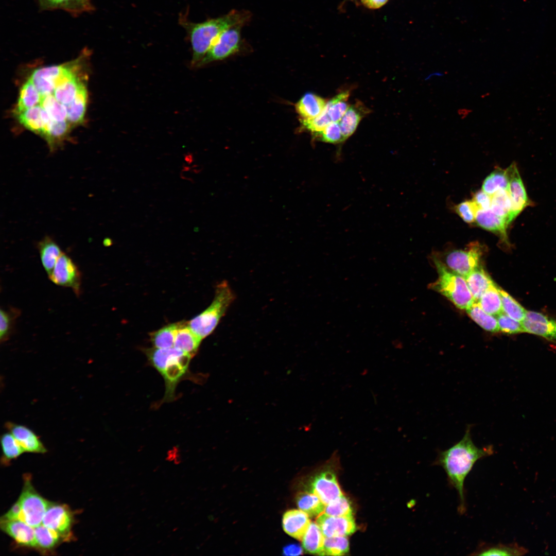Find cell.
Returning <instances> with one entry per match:
<instances>
[{"label":"cell","instance_id":"6da1fadb","mask_svg":"<svg viewBox=\"0 0 556 556\" xmlns=\"http://www.w3.org/2000/svg\"><path fill=\"white\" fill-rule=\"evenodd\" d=\"M494 453L492 445L478 447L473 443L471 428L468 427L462 439L448 449L440 451L432 464L445 471L448 483L457 492L459 505L458 511L462 515L466 511L464 489L465 480L476 462Z\"/></svg>","mask_w":556,"mask_h":556},{"label":"cell","instance_id":"7a4b0ae2","mask_svg":"<svg viewBox=\"0 0 556 556\" xmlns=\"http://www.w3.org/2000/svg\"><path fill=\"white\" fill-rule=\"evenodd\" d=\"M251 17V13L247 11L233 10L222 16L188 25L193 50L192 65H197L224 31L234 26H244Z\"/></svg>","mask_w":556,"mask_h":556},{"label":"cell","instance_id":"3957f363","mask_svg":"<svg viewBox=\"0 0 556 556\" xmlns=\"http://www.w3.org/2000/svg\"><path fill=\"white\" fill-rule=\"evenodd\" d=\"M235 298L228 282H221L216 287L210 305L187 323L189 327L201 340L206 338L215 330Z\"/></svg>","mask_w":556,"mask_h":556},{"label":"cell","instance_id":"277c9868","mask_svg":"<svg viewBox=\"0 0 556 556\" xmlns=\"http://www.w3.org/2000/svg\"><path fill=\"white\" fill-rule=\"evenodd\" d=\"M433 260L438 277L429 287L447 298L457 308L466 310L475 301L465 278L450 269L437 257H433Z\"/></svg>","mask_w":556,"mask_h":556},{"label":"cell","instance_id":"5b68a950","mask_svg":"<svg viewBox=\"0 0 556 556\" xmlns=\"http://www.w3.org/2000/svg\"><path fill=\"white\" fill-rule=\"evenodd\" d=\"M82 60L83 57L80 56L67 64L37 69L30 79L42 95L52 94L57 85L77 74V67Z\"/></svg>","mask_w":556,"mask_h":556},{"label":"cell","instance_id":"8992f818","mask_svg":"<svg viewBox=\"0 0 556 556\" xmlns=\"http://www.w3.org/2000/svg\"><path fill=\"white\" fill-rule=\"evenodd\" d=\"M484 247L478 241L470 243L463 249L454 250L445 255V264L451 270L465 277L481 265Z\"/></svg>","mask_w":556,"mask_h":556},{"label":"cell","instance_id":"52a82bcc","mask_svg":"<svg viewBox=\"0 0 556 556\" xmlns=\"http://www.w3.org/2000/svg\"><path fill=\"white\" fill-rule=\"evenodd\" d=\"M22 509V520L35 528L42 524L49 502L34 489L29 480L25 481L18 500Z\"/></svg>","mask_w":556,"mask_h":556},{"label":"cell","instance_id":"ba28073f","mask_svg":"<svg viewBox=\"0 0 556 556\" xmlns=\"http://www.w3.org/2000/svg\"><path fill=\"white\" fill-rule=\"evenodd\" d=\"M242 27L238 25L224 31L197 66L222 60L238 51L241 44V29Z\"/></svg>","mask_w":556,"mask_h":556},{"label":"cell","instance_id":"9c48e42d","mask_svg":"<svg viewBox=\"0 0 556 556\" xmlns=\"http://www.w3.org/2000/svg\"><path fill=\"white\" fill-rule=\"evenodd\" d=\"M506 171L509 181L508 191L511 204L509 220L510 224L526 207L532 205V202L528 197L516 163L513 162L506 169Z\"/></svg>","mask_w":556,"mask_h":556},{"label":"cell","instance_id":"30bf717a","mask_svg":"<svg viewBox=\"0 0 556 556\" xmlns=\"http://www.w3.org/2000/svg\"><path fill=\"white\" fill-rule=\"evenodd\" d=\"M49 278L57 285L71 288L77 296L81 292V272L71 258L64 253L57 260Z\"/></svg>","mask_w":556,"mask_h":556},{"label":"cell","instance_id":"8fae6325","mask_svg":"<svg viewBox=\"0 0 556 556\" xmlns=\"http://www.w3.org/2000/svg\"><path fill=\"white\" fill-rule=\"evenodd\" d=\"M522 324L525 333L556 342V321L553 319L539 312L527 311Z\"/></svg>","mask_w":556,"mask_h":556},{"label":"cell","instance_id":"7c38bea8","mask_svg":"<svg viewBox=\"0 0 556 556\" xmlns=\"http://www.w3.org/2000/svg\"><path fill=\"white\" fill-rule=\"evenodd\" d=\"M20 123L46 140L54 120L40 106L37 105L18 114Z\"/></svg>","mask_w":556,"mask_h":556},{"label":"cell","instance_id":"4fadbf2b","mask_svg":"<svg viewBox=\"0 0 556 556\" xmlns=\"http://www.w3.org/2000/svg\"><path fill=\"white\" fill-rule=\"evenodd\" d=\"M309 492L316 494L325 506L343 495L335 475L329 471L314 477Z\"/></svg>","mask_w":556,"mask_h":556},{"label":"cell","instance_id":"5bb4252c","mask_svg":"<svg viewBox=\"0 0 556 556\" xmlns=\"http://www.w3.org/2000/svg\"><path fill=\"white\" fill-rule=\"evenodd\" d=\"M316 523L325 537L345 536L353 533L356 529L353 516H332L324 513L318 516Z\"/></svg>","mask_w":556,"mask_h":556},{"label":"cell","instance_id":"9a60e30c","mask_svg":"<svg viewBox=\"0 0 556 556\" xmlns=\"http://www.w3.org/2000/svg\"><path fill=\"white\" fill-rule=\"evenodd\" d=\"M72 523V515L66 507L49 503L42 524L65 537L70 533Z\"/></svg>","mask_w":556,"mask_h":556},{"label":"cell","instance_id":"2e32d148","mask_svg":"<svg viewBox=\"0 0 556 556\" xmlns=\"http://www.w3.org/2000/svg\"><path fill=\"white\" fill-rule=\"evenodd\" d=\"M1 528L20 545L30 547H37L34 528L24 521L2 518Z\"/></svg>","mask_w":556,"mask_h":556},{"label":"cell","instance_id":"e0dca14e","mask_svg":"<svg viewBox=\"0 0 556 556\" xmlns=\"http://www.w3.org/2000/svg\"><path fill=\"white\" fill-rule=\"evenodd\" d=\"M193 357L184 353L169 362L161 373L166 384L165 399L172 398L178 382L186 373Z\"/></svg>","mask_w":556,"mask_h":556},{"label":"cell","instance_id":"ac0fdd59","mask_svg":"<svg viewBox=\"0 0 556 556\" xmlns=\"http://www.w3.org/2000/svg\"><path fill=\"white\" fill-rule=\"evenodd\" d=\"M5 427L13 435L25 452L45 453L46 449L36 434L25 426L11 422Z\"/></svg>","mask_w":556,"mask_h":556},{"label":"cell","instance_id":"d6986e66","mask_svg":"<svg viewBox=\"0 0 556 556\" xmlns=\"http://www.w3.org/2000/svg\"><path fill=\"white\" fill-rule=\"evenodd\" d=\"M41 10H61L74 16L91 12L94 7L91 0H37Z\"/></svg>","mask_w":556,"mask_h":556},{"label":"cell","instance_id":"ffe728a7","mask_svg":"<svg viewBox=\"0 0 556 556\" xmlns=\"http://www.w3.org/2000/svg\"><path fill=\"white\" fill-rule=\"evenodd\" d=\"M475 222L478 226L498 235L501 241L506 245H510L507 233L509 226L507 221L496 215L491 209L478 210L476 215Z\"/></svg>","mask_w":556,"mask_h":556},{"label":"cell","instance_id":"44dd1931","mask_svg":"<svg viewBox=\"0 0 556 556\" xmlns=\"http://www.w3.org/2000/svg\"><path fill=\"white\" fill-rule=\"evenodd\" d=\"M310 523L308 515L300 509L286 511L282 519L284 531L299 540H302Z\"/></svg>","mask_w":556,"mask_h":556},{"label":"cell","instance_id":"7402d4cb","mask_svg":"<svg viewBox=\"0 0 556 556\" xmlns=\"http://www.w3.org/2000/svg\"><path fill=\"white\" fill-rule=\"evenodd\" d=\"M327 102L324 99L312 93L305 94L296 105V111L301 120L313 119L324 109Z\"/></svg>","mask_w":556,"mask_h":556},{"label":"cell","instance_id":"603a6c76","mask_svg":"<svg viewBox=\"0 0 556 556\" xmlns=\"http://www.w3.org/2000/svg\"><path fill=\"white\" fill-rule=\"evenodd\" d=\"M37 248L42 265L49 277L63 252L58 245L49 236H45L39 241Z\"/></svg>","mask_w":556,"mask_h":556},{"label":"cell","instance_id":"cb8c5ba5","mask_svg":"<svg viewBox=\"0 0 556 556\" xmlns=\"http://www.w3.org/2000/svg\"><path fill=\"white\" fill-rule=\"evenodd\" d=\"M369 112L361 102H356L349 107L339 121L345 140L351 136L357 128L360 120Z\"/></svg>","mask_w":556,"mask_h":556},{"label":"cell","instance_id":"d4e9b609","mask_svg":"<svg viewBox=\"0 0 556 556\" xmlns=\"http://www.w3.org/2000/svg\"><path fill=\"white\" fill-rule=\"evenodd\" d=\"M528 550L517 543L493 544L481 543L471 555H523Z\"/></svg>","mask_w":556,"mask_h":556},{"label":"cell","instance_id":"484cf974","mask_svg":"<svg viewBox=\"0 0 556 556\" xmlns=\"http://www.w3.org/2000/svg\"><path fill=\"white\" fill-rule=\"evenodd\" d=\"M201 340L192 331L187 323L179 322L176 334L174 347L193 357L197 352Z\"/></svg>","mask_w":556,"mask_h":556},{"label":"cell","instance_id":"4316f807","mask_svg":"<svg viewBox=\"0 0 556 556\" xmlns=\"http://www.w3.org/2000/svg\"><path fill=\"white\" fill-rule=\"evenodd\" d=\"M474 301L477 302L484 291L494 282L482 265L472 271L465 277Z\"/></svg>","mask_w":556,"mask_h":556},{"label":"cell","instance_id":"83f0119b","mask_svg":"<svg viewBox=\"0 0 556 556\" xmlns=\"http://www.w3.org/2000/svg\"><path fill=\"white\" fill-rule=\"evenodd\" d=\"M145 353L152 365L161 374L169 362L185 352L174 346L167 349L153 347L146 350Z\"/></svg>","mask_w":556,"mask_h":556},{"label":"cell","instance_id":"f1b7e54d","mask_svg":"<svg viewBox=\"0 0 556 556\" xmlns=\"http://www.w3.org/2000/svg\"><path fill=\"white\" fill-rule=\"evenodd\" d=\"M87 90L83 83L79 89L74 100L66 106L67 120L70 124H76L82 121L86 111Z\"/></svg>","mask_w":556,"mask_h":556},{"label":"cell","instance_id":"f546056e","mask_svg":"<svg viewBox=\"0 0 556 556\" xmlns=\"http://www.w3.org/2000/svg\"><path fill=\"white\" fill-rule=\"evenodd\" d=\"M42 95L29 78L22 86L15 112L17 114L40 103Z\"/></svg>","mask_w":556,"mask_h":556},{"label":"cell","instance_id":"4dcf8cb0","mask_svg":"<svg viewBox=\"0 0 556 556\" xmlns=\"http://www.w3.org/2000/svg\"><path fill=\"white\" fill-rule=\"evenodd\" d=\"M325 537L317 523H310L302 539V546L306 552L322 555Z\"/></svg>","mask_w":556,"mask_h":556},{"label":"cell","instance_id":"1f68e13d","mask_svg":"<svg viewBox=\"0 0 556 556\" xmlns=\"http://www.w3.org/2000/svg\"><path fill=\"white\" fill-rule=\"evenodd\" d=\"M83 83V82L77 75H75L57 85L53 93V95L60 103L66 106L74 100Z\"/></svg>","mask_w":556,"mask_h":556},{"label":"cell","instance_id":"d6a6232c","mask_svg":"<svg viewBox=\"0 0 556 556\" xmlns=\"http://www.w3.org/2000/svg\"><path fill=\"white\" fill-rule=\"evenodd\" d=\"M498 286L495 282L482 294L477 303L487 313L497 316L503 312Z\"/></svg>","mask_w":556,"mask_h":556},{"label":"cell","instance_id":"836d02e7","mask_svg":"<svg viewBox=\"0 0 556 556\" xmlns=\"http://www.w3.org/2000/svg\"><path fill=\"white\" fill-rule=\"evenodd\" d=\"M468 315L484 330L491 332H499L497 318L485 312L476 302L466 309Z\"/></svg>","mask_w":556,"mask_h":556},{"label":"cell","instance_id":"e575fe53","mask_svg":"<svg viewBox=\"0 0 556 556\" xmlns=\"http://www.w3.org/2000/svg\"><path fill=\"white\" fill-rule=\"evenodd\" d=\"M298 508L310 516H319L324 512L325 505L314 493L301 492L297 496Z\"/></svg>","mask_w":556,"mask_h":556},{"label":"cell","instance_id":"d590c367","mask_svg":"<svg viewBox=\"0 0 556 556\" xmlns=\"http://www.w3.org/2000/svg\"><path fill=\"white\" fill-rule=\"evenodd\" d=\"M179 325V322L169 324L151 333L150 341L154 347L160 349L173 347Z\"/></svg>","mask_w":556,"mask_h":556},{"label":"cell","instance_id":"8d00e7d4","mask_svg":"<svg viewBox=\"0 0 556 556\" xmlns=\"http://www.w3.org/2000/svg\"><path fill=\"white\" fill-rule=\"evenodd\" d=\"M508 185L506 169L497 167L484 179L482 189L492 196L500 189H507Z\"/></svg>","mask_w":556,"mask_h":556},{"label":"cell","instance_id":"74e56055","mask_svg":"<svg viewBox=\"0 0 556 556\" xmlns=\"http://www.w3.org/2000/svg\"><path fill=\"white\" fill-rule=\"evenodd\" d=\"M349 91L340 92L327 102L325 108L332 121L339 122L349 108Z\"/></svg>","mask_w":556,"mask_h":556},{"label":"cell","instance_id":"f35d334b","mask_svg":"<svg viewBox=\"0 0 556 556\" xmlns=\"http://www.w3.org/2000/svg\"><path fill=\"white\" fill-rule=\"evenodd\" d=\"M490 209L496 215L505 219L508 225L511 210V200L507 189H500L492 195Z\"/></svg>","mask_w":556,"mask_h":556},{"label":"cell","instance_id":"ab89813d","mask_svg":"<svg viewBox=\"0 0 556 556\" xmlns=\"http://www.w3.org/2000/svg\"><path fill=\"white\" fill-rule=\"evenodd\" d=\"M498 289L500 295L503 312L513 319L522 322L526 317L527 310L501 288L498 286Z\"/></svg>","mask_w":556,"mask_h":556},{"label":"cell","instance_id":"60d3db41","mask_svg":"<svg viewBox=\"0 0 556 556\" xmlns=\"http://www.w3.org/2000/svg\"><path fill=\"white\" fill-rule=\"evenodd\" d=\"M40 105L46 111L53 120L67 121L66 107L60 103L53 93L42 95Z\"/></svg>","mask_w":556,"mask_h":556},{"label":"cell","instance_id":"b9f144b4","mask_svg":"<svg viewBox=\"0 0 556 556\" xmlns=\"http://www.w3.org/2000/svg\"><path fill=\"white\" fill-rule=\"evenodd\" d=\"M37 547L44 549L54 548L61 537L56 531L48 528L43 524L34 528Z\"/></svg>","mask_w":556,"mask_h":556},{"label":"cell","instance_id":"7bdbcfd3","mask_svg":"<svg viewBox=\"0 0 556 556\" xmlns=\"http://www.w3.org/2000/svg\"><path fill=\"white\" fill-rule=\"evenodd\" d=\"M20 311L16 308L4 309L0 311V340L4 342L8 339L12 333L16 318Z\"/></svg>","mask_w":556,"mask_h":556},{"label":"cell","instance_id":"ee69618b","mask_svg":"<svg viewBox=\"0 0 556 556\" xmlns=\"http://www.w3.org/2000/svg\"><path fill=\"white\" fill-rule=\"evenodd\" d=\"M349 551V543L344 536L325 537L322 555H342Z\"/></svg>","mask_w":556,"mask_h":556},{"label":"cell","instance_id":"f6af8a7d","mask_svg":"<svg viewBox=\"0 0 556 556\" xmlns=\"http://www.w3.org/2000/svg\"><path fill=\"white\" fill-rule=\"evenodd\" d=\"M324 513L332 516H353V509L348 498L343 495L325 506Z\"/></svg>","mask_w":556,"mask_h":556},{"label":"cell","instance_id":"bcb514c9","mask_svg":"<svg viewBox=\"0 0 556 556\" xmlns=\"http://www.w3.org/2000/svg\"><path fill=\"white\" fill-rule=\"evenodd\" d=\"M1 442L4 456L8 460L15 459L25 452L10 432L2 436Z\"/></svg>","mask_w":556,"mask_h":556},{"label":"cell","instance_id":"7dc6e473","mask_svg":"<svg viewBox=\"0 0 556 556\" xmlns=\"http://www.w3.org/2000/svg\"><path fill=\"white\" fill-rule=\"evenodd\" d=\"M319 139L324 142L336 144L345 141L339 122L332 121L322 131L315 133Z\"/></svg>","mask_w":556,"mask_h":556},{"label":"cell","instance_id":"c3c4849f","mask_svg":"<svg viewBox=\"0 0 556 556\" xmlns=\"http://www.w3.org/2000/svg\"><path fill=\"white\" fill-rule=\"evenodd\" d=\"M499 331L509 334L525 333L522 322L510 317L503 312L496 316Z\"/></svg>","mask_w":556,"mask_h":556},{"label":"cell","instance_id":"681fc988","mask_svg":"<svg viewBox=\"0 0 556 556\" xmlns=\"http://www.w3.org/2000/svg\"><path fill=\"white\" fill-rule=\"evenodd\" d=\"M304 128L314 134L325 129L331 122L325 107L321 113L316 117L307 120H301Z\"/></svg>","mask_w":556,"mask_h":556},{"label":"cell","instance_id":"f907efd6","mask_svg":"<svg viewBox=\"0 0 556 556\" xmlns=\"http://www.w3.org/2000/svg\"><path fill=\"white\" fill-rule=\"evenodd\" d=\"M456 213L467 223L475 222L477 211L478 210L475 203L471 200H466L460 203L454 207Z\"/></svg>","mask_w":556,"mask_h":556},{"label":"cell","instance_id":"816d5d0a","mask_svg":"<svg viewBox=\"0 0 556 556\" xmlns=\"http://www.w3.org/2000/svg\"><path fill=\"white\" fill-rule=\"evenodd\" d=\"M472 200L475 203L478 210H486L491 208L492 196L488 194L482 189L479 190L473 194Z\"/></svg>","mask_w":556,"mask_h":556},{"label":"cell","instance_id":"f5cc1de1","mask_svg":"<svg viewBox=\"0 0 556 556\" xmlns=\"http://www.w3.org/2000/svg\"><path fill=\"white\" fill-rule=\"evenodd\" d=\"M22 509L21 505L18 500L9 509V510L3 516L2 518L6 519H21Z\"/></svg>","mask_w":556,"mask_h":556},{"label":"cell","instance_id":"db71d44e","mask_svg":"<svg viewBox=\"0 0 556 556\" xmlns=\"http://www.w3.org/2000/svg\"><path fill=\"white\" fill-rule=\"evenodd\" d=\"M302 553V549L298 544H290L283 548V554L286 555H298Z\"/></svg>","mask_w":556,"mask_h":556},{"label":"cell","instance_id":"11a10c76","mask_svg":"<svg viewBox=\"0 0 556 556\" xmlns=\"http://www.w3.org/2000/svg\"><path fill=\"white\" fill-rule=\"evenodd\" d=\"M388 0H361L362 3L370 9L379 8L384 5Z\"/></svg>","mask_w":556,"mask_h":556}]
</instances>
